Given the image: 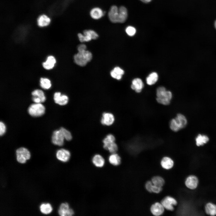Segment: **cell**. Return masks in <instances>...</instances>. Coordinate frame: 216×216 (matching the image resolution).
<instances>
[{
	"instance_id": "obj_12",
	"label": "cell",
	"mask_w": 216,
	"mask_h": 216,
	"mask_svg": "<svg viewBox=\"0 0 216 216\" xmlns=\"http://www.w3.org/2000/svg\"><path fill=\"white\" fill-rule=\"evenodd\" d=\"M55 102L59 105L63 106L66 105L68 101V98L65 94H62L60 92H55L53 95Z\"/></svg>"
},
{
	"instance_id": "obj_34",
	"label": "cell",
	"mask_w": 216,
	"mask_h": 216,
	"mask_svg": "<svg viewBox=\"0 0 216 216\" xmlns=\"http://www.w3.org/2000/svg\"><path fill=\"white\" fill-rule=\"evenodd\" d=\"M113 70L118 76H122L124 73V70L119 67H116Z\"/></svg>"
},
{
	"instance_id": "obj_2",
	"label": "cell",
	"mask_w": 216,
	"mask_h": 216,
	"mask_svg": "<svg viewBox=\"0 0 216 216\" xmlns=\"http://www.w3.org/2000/svg\"><path fill=\"white\" fill-rule=\"evenodd\" d=\"M187 124V120L185 116L181 113H178L170 120L169 127L172 131L176 132L184 128Z\"/></svg>"
},
{
	"instance_id": "obj_4",
	"label": "cell",
	"mask_w": 216,
	"mask_h": 216,
	"mask_svg": "<svg viewBox=\"0 0 216 216\" xmlns=\"http://www.w3.org/2000/svg\"><path fill=\"white\" fill-rule=\"evenodd\" d=\"M115 140L113 135L108 134L103 139L104 148L111 154L116 153L118 150V147L115 142Z\"/></svg>"
},
{
	"instance_id": "obj_5",
	"label": "cell",
	"mask_w": 216,
	"mask_h": 216,
	"mask_svg": "<svg viewBox=\"0 0 216 216\" xmlns=\"http://www.w3.org/2000/svg\"><path fill=\"white\" fill-rule=\"evenodd\" d=\"M44 106L41 103H35L29 107L28 112L29 114L34 117H39L43 115L45 112Z\"/></svg>"
},
{
	"instance_id": "obj_10",
	"label": "cell",
	"mask_w": 216,
	"mask_h": 216,
	"mask_svg": "<svg viewBox=\"0 0 216 216\" xmlns=\"http://www.w3.org/2000/svg\"><path fill=\"white\" fill-rule=\"evenodd\" d=\"M64 138L61 131L59 129L54 131L52 135V141L54 145L62 146L64 143Z\"/></svg>"
},
{
	"instance_id": "obj_8",
	"label": "cell",
	"mask_w": 216,
	"mask_h": 216,
	"mask_svg": "<svg viewBox=\"0 0 216 216\" xmlns=\"http://www.w3.org/2000/svg\"><path fill=\"white\" fill-rule=\"evenodd\" d=\"M32 100L35 103H41L44 102L46 98L44 92L40 89H36L32 92Z\"/></svg>"
},
{
	"instance_id": "obj_31",
	"label": "cell",
	"mask_w": 216,
	"mask_h": 216,
	"mask_svg": "<svg viewBox=\"0 0 216 216\" xmlns=\"http://www.w3.org/2000/svg\"><path fill=\"white\" fill-rule=\"evenodd\" d=\"M151 181L154 185L161 187H162L165 183L163 178L158 176L153 177L152 178Z\"/></svg>"
},
{
	"instance_id": "obj_3",
	"label": "cell",
	"mask_w": 216,
	"mask_h": 216,
	"mask_svg": "<svg viewBox=\"0 0 216 216\" xmlns=\"http://www.w3.org/2000/svg\"><path fill=\"white\" fill-rule=\"evenodd\" d=\"M92 56V53L88 51L85 50L78 51L74 56L75 62L81 66H85L87 63L91 61Z\"/></svg>"
},
{
	"instance_id": "obj_24",
	"label": "cell",
	"mask_w": 216,
	"mask_h": 216,
	"mask_svg": "<svg viewBox=\"0 0 216 216\" xmlns=\"http://www.w3.org/2000/svg\"><path fill=\"white\" fill-rule=\"evenodd\" d=\"M50 18L45 14L40 15L37 20L38 24L40 27H44L48 26L50 24Z\"/></svg>"
},
{
	"instance_id": "obj_33",
	"label": "cell",
	"mask_w": 216,
	"mask_h": 216,
	"mask_svg": "<svg viewBox=\"0 0 216 216\" xmlns=\"http://www.w3.org/2000/svg\"><path fill=\"white\" fill-rule=\"evenodd\" d=\"M125 32L129 36H132L134 35L135 34L136 29L134 27L129 26L126 28Z\"/></svg>"
},
{
	"instance_id": "obj_1",
	"label": "cell",
	"mask_w": 216,
	"mask_h": 216,
	"mask_svg": "<svg viewBox=\"0 0 216 216\" xmlns=\"http://www.w3.org/2000/svg\"><path fill=\"white\" fill-rule=\"evenodd\" d=\"M156 93V100L158 103L165 106L170 104L172 97L170 91L167 90L164 87L160 86L157 88Z\"/></svg>"
},
{
	"instance_id": "obj_17",
	"label": "cell",
	"mask_w": 216,
	"mask_h": 216,
	"mask_svg": "<svg viewBox=\"0 0 216 216\" xmlns=\"http://www.w3.org/2000/svg\"><path fill=\"white\" fill-rule=\"evenodd\" d=\"M185 183L188 188L190 189H194L197 186L198 180L195 176L190 175L186 178Z\"/></svg>"
},
{
	"instance_id": "obj_18",
	"label": "cell",
	"mask_w": 216,
	"mask_h": 216,
	"mask_svg": "<svg viewBox=\"0 0 216 216\" xmlns=\"http://www.w3.org/2000/svg\"><path fill=\"white\" fill-rule=\"evenodd\" d=\"M144 87V84L142 80L139 78H136L132 81L131 88L137 93L140 92Z\"/></svg>"
},
{
	"instance_id": "obj_36",
	"label": "cell",
	"mask_w": 216,
	"mask_h": 216,
	"mask_svg": "<svg viewBox=\"0 0 216 216\" xmlns=\"http://www.w3.org/2000/svg\"><path fill=\"white\" fill-rule=\"evenodd\" d=\"M153 184L152 181H148L146 182L145 184V188L148 192H152V188Z\"/></svg>"
},
{
	"instance_id": "obj_6",
	"label": "cell",
	"mask_w": 216,
	"mask_h": 216,
	"mask_svg": "<svg viewBox=\"0 0 216 216\" xmlns=\"http://www.w3.org/2000/svg\"><path fill=\"white\" fill-rule=\"evenodd\" d=\"M16 160L19 163L24 164L27 160L30 158V153L29 151L24 147H21L16 151Z\"/></svg>"
},
{
	"instance_id": "obj_29",
	"label": "cell",
	"mask_w": 216,
	"mask_h": 216,
	"mask_svg": "<svg viewBox=\"0 0 216 216\" xmlns=\"http://www.w3.org/2000/svg\"><path fill=\"white\" fill-rule=\"evenodd\" d=\"M158 74L155 72H153L150 74L146 79L147 84L149 85H152L155 84L158 79Z\"/></svg>"
},
{
	"instance_id": "obj_27",
	"label": "cell",
	"mask_w": 216,
	"mask_h": 216,
	"mask_svg": "<svg viewBox=\"0 0 216 216\" xmlns=\"http://www.w3.org/2000/svg\"><path fill=\"white\" fill-rule=\"evenodd\" d=\"M209 140V138L207 136L201 134H198L195 139L196 144L199 146L204 145Z\"/></svg>"
},
{
	"instance_id": "obj_32",
	"label": "cell",
	"mask_w": 216,
	"mask_h": 216,
	"mask_svg": "<svg viewBox=\"0 0 216 216\" xmlns=\"http://www.w3.org/2000/svg\"><path fill=\"white\" fill-rule=\"evenodd\" d=\"M59 130L61 131L64 139L68 141H70L72 139V136L69 131L63 127L60 128Z\"/></svg>"
},
{
	"instance_id": "obj_22",
	"label": "cell",
	"mask_w": 216,
	"mask_h": 216,
	"mask_svg": "<svg viewBox=\"0 0 216 216\" xmlns=\"http://www.w3.org/2000/svg\"><path fill=\"white\" fill-rule=\"evenodd\" d=\"M160 164L163 168L166 170H169L173 167L174 162L171 158L166 156L162 158Z\"/></svg>"
},
{
	"instance_id": "obj_19",
	"label": "cell",
	"mask_w": 216,
	"mask_h": 216,
	"mask_svg": "<svg viewBox=\"0 0 216 216\" xmlns=\"http://www.w3.org/2000/svg\"><path fill=\"white\" fill-rule=\"evenodd\" d=\"M84 41L88 42L92 39H96L98 37V34L92 30H86L83 31Z\"/></svg>"
},
{
	"instance_id": "obj_35",
	"label": "cell",
	"mask_w": 216,
	"mask_h": 216,
	"mask_svg": "<svg viewBox=\"0 0 216 216\" xmlns=\"http://www.w3.org/2000/svg\"><path fill=\"white\" fill-rule=\"evenodd\" d=\"M162 190V188L153 184L152 188V192L155 193H159Z\"/></svg>"
},
{
	"instance_id": "obj_23",
	"label": "cell",
	"mask_w": 216,
	"mask_h": 216,
	"mask_svg": "<svg viewBox=\"0 0 216 216\" xmlns=\"http://www.w3.org/2000/svg\"><path fill=\"white\" fill-rule=\"evenodd\" d=\"M119 15L118 22L123 23L126 20L128 17V11L127 8L124 6H121L118 8Z\"/></svg>"
},
{
	"instance_id": "obj_15",
	"label": "cell",
	"mask_w": 216,
	"mask_h": 216,
	"mask_svg": "<svg viewBox=\"0 0 216 216\" xmlns=\"http://www.w3.org/2000/svg\"><path fill=\"white\" fill-rule=\"evenodd\" d=\"M114 121V116L112 113L105 112L103 113L101 120V123L103 125H111L113 124Z\"/></svg>"
},
{
	"instance_id": "obj_41",
	"label": "cell",
	"mask_w": 216,
	"mask_h": 216,
	"mask_svg": "<svg viewBox=\"0 0 216 216\" xmlns=\"http://www.w3.org/2000/svg\"><path fill=\"white\" fill-rule=\"evenodd\" d=\"M140 0L142 2H144V3H149L152 1V0Z\"/></svg>"
},
{
	"instance_id": "obj_30",
	"label": "cell",
	"mask_w": 216,
	"mask_h": 216,
	"mask_svg": "<svg viewBox=\"0 0 216 216\" xmlns=\"http://www.w3.org/2000/svg\"><path fill=\"white\" fill-rule=\"evenodd\" d=\"M41 212L43 214H48L50 213L52 211V208L49 203H43L40 207Z\"/></svg>"
},
{
	"instance_id": "obj_39",
	"label": "cell",
	"mask_w": 216,
	"mask_h": 216,
	"mask_svg": "<svg viewBox=\"0 0 216 216\" xmlns=\"http://www.w3.org/2000/svg\"><path fill=\"white\" fill-rule=\"evenodd\" d=\"M86 46L84 44H81L78 46L77 49L78 51H81L86 50Z\"/></svg>"
},
{
	"instance_id": "obj_21",
	"label": "cell",
	"mask_w": 216,
	"mask_h": 216,
	"mask_svg": "<svg viewBox=\"0 0 216 216\" xmlns=\"http://www.w3.org/2000/svg\"><path fill=\"white\" fill-rule=\"evenodd\" d=\"M90 14L91 17L93 19L98 20L104 16V13L100 8L95 7L91 10Z\"/></svg>"
},
{
	"instance_id": "obj_40",
	"label": "cell",
	"mask_w": 216,
	"mask_h": 216,
	"mask_svg": "<svg viewBox=\"0 0 216 216\" xmlns=\"http://www.w3.org/2000/svg\"><path fill=\"white\" fill-rule=\"evenodd\" d=\"M78 36L80 41L81 42H85L83 34L81 33H79L78 34Z\"/></svg>"
},
{
	"instance_id": "obj_16",
	"label": "cell",
	"mask_w": 216,
	"mask_h": 216,
	"mask_svg": "<svg viewBox=\"0 0 216 216\" xmlns=\"http://www.w3.org/2000/svg\"><path fill=\"white\" fill-rule=\"evenodd\" d=\"M164 209L161 203L156 202L152 205L150 209L151 213L153 215L158 216L163 213Z\"/></svg>"
},
{
	"instance_id": "obj_25",
	"label": "cell",
	"mask_w": 216,
	"mask_h": 216,
	"mask_svg": "<svg viewBox=\"0 0 216 216\" xmlns=\"http://www.w3.org/2000/svg\"><path fill=\"white\" fill-rule=\"evenodd\" d=\"M108 160L112 165L117 166L121 163V158L120 156L116 153H112L109 157Z\"/></svg>"
},
{
	"instance_id": "obj_42",
	"label": "cell",
	"mask_w": 216,
	"mask_h": 216,
	"mask_svg": "<svg viewBox=\"0 0 216 216\" xmlns=\"http://www.w3.org/2000/svg\"><path fill=\"white\" fill-rule=\"evenodd\" d=\"M214 26L215 28L216 29V20L214 22Z\"/></svg>"
},
{
	"instance_id": "obj_7",
	"label": "cell",
	"mask_w": 216,
	"mask_h": 216,
	"mask_svg": "<svg viewBox=\"0 0 216 216\" xmlns=\"http://www.w3.org/2000/svg\"><path fill=\"white\" fill-rule=\"evenodd\" d=\"M161 203L165 208L170 211H173L174 206L177 204L176 200L173 197L169 196L165 197Z\"/></svg>"
},
{
	"instance_id": "obj_9",
	"label": "cell",
	"mask_w": 216,
	"mask_h": 216,
	"mask_svg": "<svg viewBox=\"0 0 216 216\" xmlns=\"http://www.w3.org/2000/svg\"><path fill=\"white\" fill-rule=\"evenodd\" d=\"M58 213L61 216H72L74 215V212L68 203H63L59 207Z\"/></svg>"
},
{
	"instance_id": "obj_26",
	"label": "cell",
	"mask_w": 216,
	"mask_h": 216,
	"mask_svg": "<svg viewBox=\"0 0 216 216\" xmlns=\"http://www.w3.org/2000/svg\"><path fill=\"white\" fill-rule=\"evenodd\" d=\"M39 85L43 89L47 90L51 87L52 83L51 80L47 77H41L39 79Z\"/></svg>"
},
{
	"instance_id": "obj_11",
	"label": "cell",
	"mask_w": 216,
	"mask_h": 216,
	"mask_svg": "<svg viewBox=\"0 0 216 216\" xmlns=\"http://www.w3.org/2000/svg\"><path fill=\"white\" fill-rule=\"evenodd\" d=\"M56 63V60L55 57L52 55H50L47 56L46 60L42 63V65L44 69L50 70L53 68Z\"/></svg>"
},
{
	"instance_id": "obj_20",
	"label": "cell",
	"mask_w": 216,
	"mask_h": 216,
	"mask_svg": "<svg viewBox=\"0 0 216 216\" xmlns=\"http://www.w3.org/2000/svg\"><path fill=\"white\" fill-rule=\"evenodd\" d=\"M92 162L93 164L98 167H103L105 163V160L102 156L97 154L94 155L92 159Z\"/></svg>"
},
{
	"instance_id": "obj_14",
	"label": "cell",
	"mask_w": 216,
	"mask_h": 216,
	"mask_svg": "<svg viewBox=\"0 0 216 216\" xmlns=\"http://www.w3.org/2000/svg\"><path fill=\"white\" fill-rule=\"evenodd\" d=\"M57 158L59 160L66 162L68 161L70 157V152L68 150L62 148L58 150L56 153Z\"/></svg>"
},
{
	"instance_id": "obj_37",
	"label": "cell",
	"mask_w": 216,
	"mask_h": 216,
	"mask_svg": "<svg viewBox=\"0 0 216 216\" xmlns=\"http://www.w3.org/2000/svg\"><path fill=\"white\" fill-rule=\"evenodd\" d=\"M6 126L2 122H0V135L2 136L6 131Z\"/></svg>"
},
{
	"instance_id": "obj_13",
	"label": "cell",
	"mask_w": 216,
	"mask_h": 216,
	"mask_svg": "<svg viewBox=\"0 0 216 216\" xmlns=\"http://www.w3.org/2000/svg\"><path fill=\"white\" fill-rule=\"evenodd\" d=\"M119 10L116 5L112 6L109 11L108 16L110 21L112 23L118 22Z\"/></svg>"
},
{
	"instance_id": "obj_28",
	"label": "cell",
	"mask_w": 216,
	"mask_h": 216,
	"mask_svg": "<svg viewBox=\"0 0 216 216\" xmlns=\"http://www.w3.org/2000/svg\"><path fill=\"white\" fill-rule=\"evenodd\" d=\"M206 213L211 216L216 215V205L212 202L207 203L205 206Z\"/></svg>"
},
{
	"instance_id": "obj_38",
	"label": "cell",
	"mask_w": 216,
	"mask_h": 216,
	"mask_svg": "<svg viewBox=\"0 0 216 216\" xmlns=\"http://www.w3.org/2000/svg\"><path fill=\"white\" fill-rule=\"evenodd\" d=\"M110 74L112 77L118 80H120L122 77V76H118L113 70H112L111 71Z\"/></svg>"
}]
</instances>
